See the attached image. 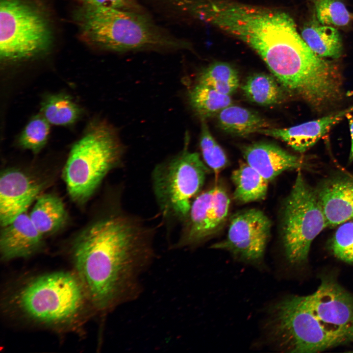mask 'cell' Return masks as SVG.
I'll list each match as a JSON object with an SVG mask.
<instances>
[{
	"label": "cell",
	"instance_id": "7402d4cb",
	"mask_svg": "<svg viewBox=\"0 0 353 353\" xmlns=\"http://www.w3.org/2000/svg\"><path fill=\"white\" fill-rule=\"evenodd\" d=\"M188 95L190 105L202 120L218 114L232 104L230 96L221 94L199 82L189 91Z\"/></svg>",
	"mask_w": 353,
	"mask_h": 353
},
{
	"label": "cell",
	"instance_id": "d4e9b609",
	"mask_svg": "<svg viewBox=\"0 0 353 353\" xmlns=\"http://www.w3.org/2000/svg\"><path fill=\"white\" fill-rule=\"evenodd\" d=\"M198 82L230 96L239 85L237 71L229 64L222 62H215L205 68L201 73Z\"/></svg>",
	"mask_w": 353,
	"mask_h": 353
},
{
	"label": "cell",
	"instance_id": "30bf717a",
	"mask_svg": "<svg viewBox=\"0 0 353 353\" xmlns=\"http://www.w3.org/2000/svg\"><path fill=\"white\" fill-rule=\"evenodd\" d=\"M271 228V221L263 211L244 210L232 217L226 237L210 248L227 252L240 263L266 271L264 256Z\"/></svg>",
	"mask_w": 353,
	"mask_h": 353
},
{
	"label": "cell",
	"instance_id": "83f0119b",
	"mask_svg": "<svg viewBox=\"0 0 353 353\" xmlns=\"http://www.w3.org/2000/svg\"><path fill=\"white\" fill-rule=\"evenodd\" d=\"M200 146L205 163L215 174L227 165V156L211 134L205 120H202Z\"/></svg>",
	"mask_w": 353,
	"mask_h": 353
},
{
	"label": "cell",
	"instance_id": "e0dca14e",
	"mask_svg": "<svg viewBox=\"0 0 353 353\" xmlns=\"http://www.w3.org/2000/svg\"><path fill=\"white\" fill-rule=\"evenodd\" d=\"M243 155L246 163L268 181L284 171L299 169L304 165L298 156L268 142H257L246 147Z\"/></svg>",
	"mask_w": 353,
	"mask_h": 353
},
{
	"label": "cell",
	"instance_id": "603a6c76",
	"mask_svg": "<svg viewBox=\"0 0 353 353\" xmlns=\"http://www.w3.org/2000/svg\"><path fill=\"white\" fill-rule=\"evenodd\" d=\"M79 106L69 96L54 94L47 96L41 103V114L50 124L68 126L81 114Z\"/></svg>",
	"mask_w": 353,
	"mask_h": 353
},
{
	"label": "cell",
	"instance_id": "4316f807",
	"mask_svg": "<svg viewBox=\"0 0 353 353\" xmlns=\"http://www.w3.org/2000/svg\"><path fill=\"white\" fill-rule=\"evenodd\" d=\"M314 3L317 19L324 25L346 27L353 20V14L340 0H316Z\"/></svg>",
	"mask_w": 353,
	"mask_h": 353
},
{
	"label": "cell",
	"instance_id": "f1b7e54d",
	"mask_svg": "<svg viewBox=\"0 0 353 353\" xmlns=\"http://www.w3.org/2000/svg\"><path fill=\"white\" fill-rule=\"evenodd\" d=\"M329 244L330 251L337 258L353 263V221L341 224Z\"/></svg>",
	"mask_w": 353,
	"mask_h": 353
},
{
	"label": "cell",
	"instance_id": "8992f818",
	"mask_svg": "<svg viewBox=\"0 0 353 353\" xmlns=\"http://www.w3.org/2000/svg\"><path fill=\"white\" fill-rule=\"evenodd\" d=\"M124 148L114 129L91 122L72 146L62 176L71 199L79 205L92 196L107 174L121 163Z\"/></svg>",
	"mask_w": 353,
	"mask_h": 353
},
{
	"label": "cell",
	"instance_id": "ffe728a7",
	"mask_svg": "<svg viewBox=\"0 0 353 353\" xmlns=\"http://www.w3.org/2000/svg\"><path fill=\"white\" fill-rule=\"evenodd\" d=\"M218 124L224 131L236 136H247L269 128L266 120L255 112L231 104L217 114Z\"/></svg>",
	"mask_w": 353,
	"mask_h": 353
},
{
	"label": "cell",
	"instance_id": "6da1fadb",
	"mask_svg": "<svg viewBox=\"0 0 353 353\" xmlns=\"http://www.w3.org/2000/svg\"><path fill=\"white\" fill-rule=\"evenodd\" d=\"M153 239L151 228L121 208L78 233L71 247L75 273L94 310L105 314L138 298L141 276L154 258Z\"/></svg>",
	"mask_w": 353,
	"mask_h": 353
},
{
	"label": "cell",
	"instance_id": "4fadbf2b",
	"mask_svg": "<svg viewBox=\"0 0 353 353\" xmlns=\"http://www.w3.org/2000/svg\"><path fill=\"white\" fill-rule=\"evenodd\" d=\"M45 184L36 176L20 169L3 170L0 177L1 227L26 212L41 194Z\"/></svg>",
	"mask_w": 353,
	"mask_h": 353
},
{
	"label": "cell",
	"instance_id": "d6986e66",
	"mask_svg": "<svg viewBox=\"0 0 353 353\" xmlns=\"http://www.w3.org/2000/svg\"><path fill=\"white\" fill-rule=\"evenodd\" d=\"M301 36L310 49L321 57L339 58L343 46L341 37L337 29L324 25L314 18L305 23Z\"/></svg>",
	"mask_w": 353,
	"mask_h": 353
},
{
	"label": "cell",
	"instance_id": "7c38bea8",
	"mask_svg": "<svg viewBox=\"0 0 353 353\" xmlns=\"http://www.w3.org/2000/svg\"><path fill=\"white\" fill-rule=\"evenodd\" d=\"M314 316L328 331L353 341V296L329 276L321 279L318 289L304 296Z\"/></svg>",
	"mask_w": 353,
	"mask_h": 353
},
{
	"label": "cell",
	"instance_id": "52a82bcc",
	"mask_svg": "<svg viewBox=\"0 0 353 353\" xmlns=\"http://www.w3.org/2000/svg\"><path fill=\"white\" fill-rule=\"evenodd\" d=\"M54 41L50 16L41 0H0V56L25 61L47 52Z\"/></svg>",
	"mask_w": 353,
	"mask_h": 353
},
{
	"label": "cell",
	"instance_id": "7a4b0ae2",
	"mask_svg": "<svg viewBox=\"0 0 353 353\" xmlns=\"http://www.w3.org/2000/svg\"><path fill=\"white\" fill-rule=\"evenodd\" d=\"M190 13L246 44L280 83L300 75L310 61L311 50L284 12L228 0H195Z\"/></svg>",
	"mask_w": 353,
	"mask_h": 353
},
{
	"label": "cell",
	"instance_id": "277c9868",
	"mask_svg": "<svg viewBox=\"0 0 353 353\" xmlns=\"http://www.w3.org/2000/svg\"><path fill=\"white\" fill-rule=\"evenodd\" d=\"M5 303L7 309L17 316L55 329L78 326L87 306H91L76 274L66 271L29 278L10 293Z\"/></svg>",
	"mask_w": 353,
	"mask_h": 353
},
{
	"label": "cell",
	"instance_id": "5b68a950",
	"mask_svg": "<svg viewBox=\"0 0 353 353\" xmlns=\"http://www.w3.org/2000/svg\"><path fill=\"white\" fill-rule=\"evenodd\" d=\"M261 330L263 345L277 352L316 353L346 343L324 328L304 296H285L269 303Z\"/></svg>",
	"mask_w": 353,
	"mask_h": 353
},
{
	"label": "cell",
	"instance_id": "44dd1931",
	"mask_svg": "<svg viewBox=\"0 0 353 353\" xmlns=\"http://www.w3.org/2000/svg\"><path fill=\"white\" fill-rule=\"evenodd\" d=\"M231 179L235 187L233 198L238 202L259 201L266 196L269 181L247 163L233 171Z\"/></svg>",
	"mask_w": 353,
	"mask_h": 353
},
{
	"label": "cell",
	"instance_id": "8fae6325",
	"mask_svg": "<svg viewBox=\"0 0 353 353\" xmlns=\"http://www.w3.org/2000/svg\"><path fill=\"white\" fill-rule=\"evenodd\" d=\"M230 200L220 185L197 195L182 223L176 249L194 248L216 233L223 226L228 213Z\"/></svg>",
	"mask_w": 353,
	"mask_h": 353
},
{
	"label": "cell",
	"instance_id": "f546056e",
	"mask_svg": "<svg viewBox=\"0 0 353 353\" xmlns=\"http://www.w3.org/2000/svg\"><path fill=\"white\" fill-rule=\"evenodd\" d=\"M79 5L107 7L122 10L147 12L138 0H72Z\"/></svg>",
	"mask_w": 353,
	"mask_h": 353
},
{
	"label": "cell",
	"instance_id": "484cf974",
	"mask_svg": "<svg viewBox=\"0 0 353 353\" xmlns=\"http://www.w3.org/2000/svg\"><path fill=\"white\" fill-rule=\"evenodd\" d=\"M50 124L41 113L34 116L21 133L18 145L24 149L38 153L47 142Z\"/></svg>",
	"mask_w": 353,
	"mask_h": 353
},
{
	"label": "cell",
	"instance_id": "9c48e42d",
	"mask_svg": "<svg viewBox=\"0 0 353 353\" xmlns=\"http://www.w3.org/2000/svg\"><path fill=\"white\" fill-rule=\"evenodd\" d=\"M281 244L284 261L302 265L307 259L311 244L327 224L315 190L299 171L283 203Z\"/></svg>",
	"mask_w": 353,
	"mask_h": 353
},
{
	"label": "cell",
	"instance_id": "2e32d148",
	"mask_svg": "<svg viewBox=\"0 0 353 353\" xmlns=\"http://www.w3.org/2000/svg\"><path fill=\"white\" fill-rule=\"evenodd\" d=\"M353 111V105L321 118L285 128H266L257 133L285 142L294 150L303 152L313 146L331 127Z\"/></svg>",
	"mask_w": 353,
	"mask_h": 353
},
{
	"label": "cell",
	"instance_id": "ba28073f",
	"mask_svg": "<svg viewBox=\"0 0 353 353\" xmlns=\"http://www.w3.org/2000/svg\"><path fill=\"white\" fill-rule=\"evenodd\" d=\"M208 170L199 154L186 148L156 165L151 175L152 189L164 219L182 223Z\"/></svg>",
	"mask_w": 353,
	"mask_h": 353
},
{
	"label": "cell",
	"instance_id": "3957f363",
	"mask_svg": "<svg viewBox=\"0 0 353 353\" xmlns=\"http://www.w3.org/2000/svg\"><path fill=\"white\" fill-rule=\"evenodd\" d=\"M74 20L83 40L103 50L123 53L192 49L189 41L156 24L148 12L79 5Z\"/></svg>",
	"mask_w": 353,
	"mask_h": 353
},
{
	"label": "cell",
	"instance_id": "4dcf8cb0",
	"mask_svg": "<svg viewBox=\"0 0 353 353\" xmlns=\"http://www.w3.org/2000/svg\"><path fill=\"white\" fill-rule=\"evenodd\" d=\"M346 117L349 122L351 136V147L349 159V162H351L353 161V116L351 113H349L346 115Z\"/></svg>",
	"mask_w": 353,
	"mask_h": 353
},
{
	"label": "cell",
	"instance_id": "9a60e30c",
	"mask_svg": "<svg viewBox=\"0 0 353 353\" xmlns=\"http://www.w3.org/2000/svg\"><path fill=\"white\" fill-rule=\"evenodd\" d=\"M326 220L333 227L353 219V179L339 176L324 181L315 190Z\"/></svg>",
	"mask_w": 353,
	"mask_h": 353
},
{
	"label": "cell",
	"instance_id": "cb8c5ba5",
	"mask_svg": "<svg viewBox=\"0 0 353 353\" xmlns=\"http://www.w3.org/2000/svg\"><path fill=\"white\" fill-rule=\"evenodd\" d=\"M246 97L251 101L263 106L277 103L281 97V90L274 78L264 73L250 76L242 87Z\"/></svg>",
	"mask_w": 353,
	"mask_h": 353
},
{
	"label": "cell",
	"instance_id": "ac0fdd59",
	"mask_svg": "<svg viewBox=\"0 0 353 353\" xmlns=\"http://www.w3.org/2000/svg\"><path fill=\"white\" fill-rule=\"evenodd\" d=\"M29 215L36 228L44 237L61 230L68 219L62 200L51 193L41 194L36 200Z\"/></svg>",
	"mask_w": 353,
	"mask_h": 353
},
{
	"label": "cell",
	"instance_id": "5bb4252c",
	"mask_svg": "<svg viewBox=\"0 0 353 353\" xmlns=\"http://www.w3.org/2000/svg\"><path fill=\"white\" fill-rule=\"evenodd\" d=\"M44 238L33 224L29 215L24 212L1 227V258L9 261L31 256L42 249Z\"/></svg>",
	"mask_w": 353,
	"mask_h": 353
}]
</instances>
